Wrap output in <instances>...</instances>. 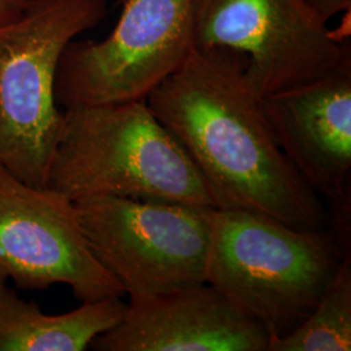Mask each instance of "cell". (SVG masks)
<instances>
[{"label": "cell", "instance_id": "6da1fadb", "mask_svg": "<svg viewBox=\"0 0 351 351\" xmlns=\"http://www.w3.org/2000/svg\"><path fill=\"white\" fill-rule=\"evenodd\" d=\"M145 101L195 165L215 208L324 229L322 198L280 147L245 55L194 47Z\"/></svg>", "mask_w": 351, "mask_h": 351}, {"label": "cell", "instance_id": "7a4b0ae2", "mask_svg": "<svg viewBox=\"0 0 351 351\" xmlns=\"http://www.w3.org/2000/svg\"><path fill=\"white\" fill-rule=\"evenodd\" d=\"M47 188L72 202L119 197L215 208L195 165L146 101L65 108Z\"/></svg>", "mask_w": 351, "mask_h": 351}, {"label": "cell", "instance_id": "3957f363", "mask_svg": "<svg viewBox=\"0 0 351 351\" xmlns=\"http://www.w3.org/2000/svg\"><path fill=\"white\" fill-rule=\"evenodd\" d=\"M348 252L326 229L215 208L206 282L280 339L311 314Z\"/></svg>", "mask_w": 351, "mask_h": 351}, {"label": "cell", "instance_id": "277c9868", "mask_svg": "<svg viewBox=\"0 0 351 351\" xmlns=\"http://www.w3.org/2000/svg\"><path fill=\"white\" fill-rule=\"evenodd\" d=\"M107 12V0H27L0 23V165L33 186H47L63 128L55 98L62 55Z\"/></svg>", "mask_w": 351, "mask_h": 351}, {"label": "cell", "instance_id": "5b68a950", "mask_svg": "<svg viewBox=\"0 0 351 351\" xmlns=\"http://www.w3.org/2000/svg\"><path fill=\"white\" fill-rule=\"evenodd\" d=\"M75 204L93 254L129 297L206 282L213 207L119 197Z\"/></svg>", "mask_w": 351, "mask_h": 351}, {"label": "cell", "instance_id": "8992f818", "mask_svg": "<svg viewBox=\"0 0 351 351\" xmlns=\"http://www.w3.org/2000/svg\"><path fill=\"white\" fill-rule=\"evenodd\" d=\"M326 24L304 0H195L193 49L245 55L251 86L265 98L310 84L351 59L350 40Z\"/></svg>", "mask_w": 351, "mask_h": 351}, {"label": "cell", "instance_id": "52a82bcc", "mask_svg": "<svg viewBox=\"0 0 351 351\" xmlns=\"http://www.w3.org/2000/svg\"><path fill=\"white\" fill-rule=\"evenodd\" d=\"M124 10L101 40H72L55 81L58 106L145 101L193 50L195 0H123Z\"/></svg>", "mask_w": 351, "mask_h": 351}, {"label": "cell", "instance_id": "ba28073f", "mask_svg": "<svg viewBox=\"0 0 351 351\" xmlns=\"http://www.w3.org/2000/svg\"><path fill=\"white\" fill-rule=\"evenodd\" d=\"M63 284L75 300L125 294L88 246L75 202L20 180L0 165V287Z\"/></svg>", "mask_w": 351, "mask_h": 351}, {"label": "cell", "instance_id": "9c48e42d", "mask_svg": "<svg viewBox=\"0 0 351 351\" xmlns=\"http://www.w3.org/2000/svg\"><path fill=\"white\" fill-rule=\"evenodd\" d=\"M280 147L333 208V234L350 246L351 59L310 84L263 98Z\"/></svg>", "mask_w": 351, "mask_h": 351}, {"label": "cell", "instance_id": "30bf717a", "mask_svg": "<svg viewBox=\"0 0 351 351\" xmlns=\"http://www.w3.org/2000/svg\"><path fill=\"white\" fill-rule=\"evenodd\" d=\"M269 333L208 282L129 297L98 351H268Z\"/></svg>", "mask_w": 351, "mask_h": 351}, {"label": "cell", "instance_id": "8fae6325", "mask_svg": "<svg viewBox=\"0 0 351 351\" xmlns=\"http://www.w3.org/2000/svg\"><path fill=\"white\" fill-rule=\"evenodd\" d=\"M126 311L121 297L84 302L59 315L45 314L8 285L0 287V351H85L117 326Z\"/></svg>", "mask_w": 351, "mask_h": 351}, {"label": "cell", "instance_id": "7c38bea8", "mask_svg": "<svg viewBox=\"0 0 351 351\" xmlns=\"http://www.w3.org/2000/svg\"><path fill=\"white\" fill-rule=\"evenodd\" d=\"M351 350V254L342 258L314 310L268 351Z\"/></svg>", "mask_w": 351, "mask_h": 351}, {"label": "cell", "instance_id": "4fadbf2b", "mask_svg": "<svg viewBox=\"0 0 351 351\" xmlns=\"http://www.w3.org/2000/svg\"><path fill=\"white\" fill-rule=\"evenodd\" d=\"M322 20L328 23L339 13L349 12L351 0H304Z\"/></svg>", "mask_w": 351, "mask_h": 351}, {"label": "cell", "instance_id": "5bb4252c", "mask_svg": "<svg viewBox=\"0 0 351 351\" xmlns=\"http://www.w3.org/2000/svg\"><path fill=\"white\" fill-rule=\"evenodd\" d=\"M27 0H0V23L10 20L24 10Z\"/></svg>", "mask_w": 351, "mask_h": 351}]
</instances>
